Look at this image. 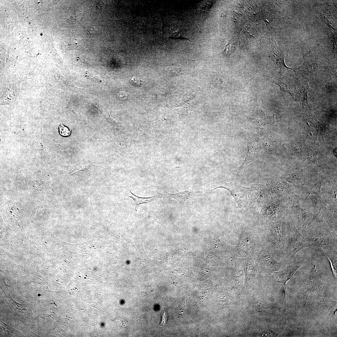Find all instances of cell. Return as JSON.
Wrapping results in <instances>:
<instances>
[{"label":"cell","mask_w":337,"mask_h":337,"mask_svg":"<svg viewBox=\"0 0 337 337\" xmlns=\"http://www.w3.org/2000/svg\"><path fill=\"white\" fill-rule=\"evenodd\" d=\"M301 234L311 246L320 248L324 253L337 252V232L327 226L308 227Z\"/></svg>","instance_id":"6da1fadb"},{"label":"cell","mask_w":337,"mask_h":337,"mask_svg":"<svg viewBox=\"0 0 337 337\" xmlns=\"http://www.w3.org/2000/svg\"><path fill=\"white\" fill-rule=\"evenodd\" d=\"M314 214L308 227L315 228L327 226L337 231L336 218H334L333 211L323 201L320 196L314 198Z\"/></svg>","instance_id":"7a4b0ae2"},{"label":"cell","mask_w":337,"mask_h":337,"mask_svg":"<svg viewBox=\"0 0 337 337\" xmlns=\"http://www.w3.org/2000/svg\"><path fill=\"white\" fill-rule=\"evenodd\" d=\"M294 224L279 221L271 222L269 229L268 238L274 249L281 252L285 259V253L289 234Z\"/></svg>","instance_id":"3957f363"},{"label":"cell","mask_w":337,"mask_h":337,"mask_svg":"<svg viewBox=\"0 0 337 337\" xmlns=\"http://www.w3.org/2000/svg\"><path fill=\"white\" fill-rule=\"evenodd\" d=\"M291 259L286 261L285 264L277 272L274 273L275 282L281 284L284 288L286 296V284L295 273L296 272L305 262L306 258L299 256L296 254Z\"/></svg>","instance_id":"277c9868"},{"label":"cell","mask_w":337,"mask_h":337,"mask_svg":"<svg viewBox=\"0 0 337 337\" xmlns=\"http://www.w3.org/2000/svg\"><path fill=\"white\" fill-rule=\"evenodd\" d=\"M311 247L294 225L290 232L285 253V261L292 258L301 250Z\"/></svg>","instance_id":"5b68a950"},{"label":"cell","mask_w":337,"mask_h":337,"mask_svg":"<svg viewBox=\"0 0 337 337\" xmlns=\"http://www.w3.org/2000/svg\"><path fill=\"white\" fill-rule=\"evenodd\" d=\"M247 119L260 129L261 127L266 124L274 122L273 115H270L267 109L263 106H259L256 111Z\"/></svg>","instance_id":"8992f818"},{"label":"cell","mask_w":337,"mask_h":337,"mask_svg":"<svg viewBox=\"0 0 337 337\" xmlns=\"http://www.w3.org/2000/svg\"><path fill=\"white\" fill-rule=\"evenodd\" d=\"M269 40L271 44L272 58L279 71L281 72L289 69L294 70L286 65L283 50L277 46L273 38H271Z\"/></svg>","instance_id":"52a82bcc"},{"label":"cell","mask_w":337,"mask_h":337,"mask_svg":"<svg viewBox=\"0 0 337 337\" xmlns=\"http://www.w3.org/2000/svg\"><path fill=\"white\" fill-rule=\"evenodd\" d=\"M198 192L186 191L176 193H171L165 192L164 194L160 193L161 198H172L182 203L189 201L194 198Z\"/></svg>","instance_id":"ba28073f"},{"label":"cell","mask_w":337,"mask_h":337,"mask_svg":"<svg viewBox=\"0 0 337 337\" xmlns=\"http://www.w3.org/2000/svg\"><path fill=\"white\" fill-rule=\"evenodd\" d=\"M129 196L132 198L134 201L135 203V207L134 215L136 216L137 215V210L139 206L141 204H147L153 202L159 198H160L159 193L153 196L148 198H143L139 197L133 193L130 190H129Z\"/></svg>","instance_id":"9c48e42d"},{"label":"cell","mask_w":337,"mask_h":337,"mask_svg":"<svg viewBox=\"0 0 337 337\" xmlns=\"http://www.w3.org/2000/svg\"><path fill=\"white\" fill-rule=\"evenodd\" d=\"M260 258L261 261L272 270H278L281 267V264L277 262L267 250L263 251L261 253Z\"/></svg>","instance_id":"30bf717a"},{"label":"cell","mask_w":337,"mask_h":337,"mask_svg":"<svg viewBox=\"0 0 337 337\" xmlns=\"http://www.w3.org/2000/svg\"><path fill=\"white\" fill-rule=\"evenodd\" d=\"M165 73L170 76H174L182 74L184 71L183 67L179 65H173L168 66L164 69Z\"/></svg>","instance_id":"8fae6325"},{"label":"cell","mask_w":337,"mask_h":337,"mask_svg":"<svg viewBox=\"0 0 337 337\" xmlns=\"http://www.w3.org/2000/svg\"><path fill=\"white\" fill-rule=\"evenodd\" d=\"M248 149L245 159L242 165L237 169V172L240 171L252 161L255 158V150L251 147L248 146Z\"/></svg>","instance_id":"7c38bea8"},{"label":"cell","mask_w":337,"mask_h":337,"mask_svg":"<svg viewBox=\"0 0 337 337\" xmlns=\"http://www.w3.org/2000/svg\"><path fill=\"white\" fill-rule=\"evenodd\" d=\"M301 88L300 91L301 101L304 105L308 106L307 94L309 88L308 83L305 82L303 84Z\"/></svg>","instance_id":"4fadbf2b"},{"label":"cell","mask_w":337,"mask_h":337,"mask_svg":"<svg viewBox=\"0 0 337 337\" xmlns=\"http://www.w3.org/2000/svg\"><path fill=\"white\" fill-rule=\"evenodd\" d=\"M288 81L285 80L282 81V82L278 83V85L281 87V88L284 90L289 93L293 98L294 97V94L293 92V89L291 83Z\"/></svg>","instance_id":"5bb4252c"},{"label":"cell","mask_w":337,"mask_h":337,"mask_svg":"<svg viewBox=\"0 0 337 337\" xmlns=\"http://www.w3.org/2000/svg\"><path fill=\"white\" fill-rule=\"evenodd\" d=\"M59 131L60 134L62 136H68L70 135L71 130L67 127L61 123L59 126Z\"/></svg>","instance_id":"9a60e30c"},{"label":"cell","mask_w":337,"mask_h":337,"mask_svg":"<svg viewBox=\"0 0 337 337\" xmlns=\"http://www.w3.org/2000/svg\"><path fill=\"white\" fill-rule=\"evenodd\" d=\"M212 5V2L209 1H205L202 2L198 6V8L201 11L205 12L209 10Z\"/></svg>","instance_id":"2e32d148"},{"label":"cell","mask_w":337,"mask_h":337,"mask_svg":"<svg viewBox=\"0 0 337 337\" xmlns=\"http://www.w3.org/2000/svg\"><path fill=\"white\" fill-rule=\"evenodd\" d=\"M86 77L92 81L96 83H100L102 81L101 79L99 76L93 74H87Z\"/></svg>","instance_id":"e0dca14e"},{"label":"cell","mask_w":337,"mask_h":337,"mask_svg":"<svg viewBox=\"0 0 337 337\" xmlns=\"http://www.w3.org/2000/svg\"><path fill=\"white\" fill-rule=\"evenodd\" d=\"M170 36V37L174 38L182 39L186 38V36L185 34L183 32L179 31L174 32Z\"/></svg>","instance_id":"ac0fdd59"},{"label":"cell","mask_w":337,"mask_h":337,"mask_svg":"<svg viewBox=\"0 0 337 337\" xmlns=\"http://www.w3.org/2000/svg\"><path fill=\"white\" fill-rule=\"evenodd\" d=\"M131 84L135 86H139L142 82V80L136 76L133 77L130 80Z\"/></svg>","instance_id":"d6986e66"},{"label":"cell","mask_w":337,"mask_h":337,"mask_svg":"<svg viewBox=\"0 0 337 337\" xmlns=\"http://www.w3.org/2000/svg\"><path fill=\"white\" fill-rule=\"evenodd\" d=\"M232 45L230 42H228L225 45L224 49L225 52L227 54H230L232 50Z\"/></svg>","instance_id":"ffe728a7"},{"label":"cell","mask_w":337,"mask_h":337,"mask_svg":"<svg viewBox=\"0 0 337 337\" xmlns=\"http://www.w3.org/2000/svg\"><path fill=\"white\" fill-rule=\"evenodd\" d=\"M162 320L160 325L163 326L166 322L168 319V314L165 311L162 312L161 313Z\"/></svg>","instance_id":"44dd1931"},{"label":"cell","mask_w":337,"mask_h":337,"mask_svg":"<svg viewBox=\"0 0 337 337\" xmlns=\"http://www.w3.org/2000/svg\"><path fill=\"white\" fill-rule=\"evenodd\" d=\"M104 4L102 1H99L97 3V6L98 8L102 9L104 7Z\"/></svg>","instance_id":"7402d4cb"},{"label":"cell","mask_w":337,"mask_h":337,"mask_svg":"<svg viewBox=\"0 0 337 337\" xmlns=\"http://www.w3.org/2000/svg\"><path fill=\"white\" fill-rule=\"evenodd\" d=\"M95 31V29L94 27H90L88 29V32L90 34H93L94 33Z\"/></svg>","instance_id":"603a6c76"}]
</instances>
